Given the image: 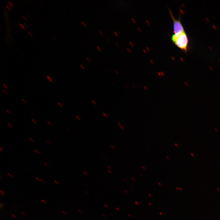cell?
<instances>
[{"label":"cell","mask_w":220,"mask_h":220,"mask_svg":"<svg viewBox=\"0 0 220 220\" xmlns=\"http://www.w3.org/2000/svg\"><path fill=\"white\" fill-rule=\"evenodd\" d=\"M171 40L178 48L184 51H187L189 40L187 35L185 31L176 37L172 35Z\"/></svg>","instance_id":"6da1fadb"},{"label":"cell","mask_w":220,"mask_h":220,"mask_svg":"<svg viewBox=\"0 0 220 220\" xmlns=\"http://www.w3.org/2000/svg\"><path fill=\"white\" fill-rule=\"evenodd\" d=\"M169 12L173 23V30L174 36H177L181 33L185 32L183 27L180 19H176L174 17L171 11L169 9Z\"/></svg>","instance_id":"7a4b0ae2"},{"label":"cell","mask_w":220,"mask_h":220,"mask_svg":"<svg viewBox=\"0 0 220 220\" xmlns=\"http://www.w3.org/2000/svg\"><path fill=\"white\" fill-rule=\"evenodd\" d=\"M7 4L8 5L10 6L11 7H13V5L12 4V3L10 2H7Z\"/></svg>","instance_id":"3957f363"},{"label":"cell","mask_w":220,"mask_h":220,"mask_svg":"<svg viewBox=\"0 0 220 220\" xmlns=\"http://www.w3.org/2000/svg\"><path fill=\"white\" fill-rule=\"evenodd\" d=\"M34 151L35 153L38 154H39L40 153V152L37 149H34Z\"/></svg>","instance_id":"277c9868"},{"label":"cell","mask_w":220,"mask_h":220,"mask_svg":"<svg viewBox=\"0 0 220 220\" xmlns=\"http://www.w3.org/2000/svg\"><path fill=\"white\" fill-rule=\"evenodd\" d=\"M19 25L23 29L26 30V29L25 28V27L23 26V25L22 24H19Z\"/></svg>","instance_id":"5b68a950"},{"label":"cell","mask_w":220,"mask_h":220,"mask_svg":"<svg viewBox=\"0 0 220 220\" xmlns=\"http://www.w3.org/2000/svg\"><path fill=\"white\" fill-rule=\"evenodd\" d=\"M47 78L49 80L50 82H52V79L50 76H47Z\"/></svg>","instance_id":"8992f818"},{"label":"cell","mask_w":220,"mask_h":220,"mask_svg":"<svg viewBox=\"0 0 220 220\" xmlns=\"http://www.w3.org/2000/svg\"><path fill=\"white\" fill-rule=\"evenodd\" d=\"M118 124L120 126L121 128L122 129H124V127H123L122 126V125H121V124H120V123H118Z\"/></svg>","instance_id":"52a82bcc"},{"label":"cell","mask_w":220,"mask_h":220,"mask_svg":"<svg viewBox=\"0 0 220 220\" xmlns=\"http://www.w3.org/2000/svg\"><path fill=\"white\" fill-rule=\"evenodd\" d=\"M81 23L84 26H85V27L86 26H87L86 24L83 21H82Z\"/></svg>","instance_id":"ba28073f"},{"label":"cell","mask_w":220,"mask_h":220,"mask_svg":"<svg viewBox=\"0 0 220 220\" xmlns=\"http://www.w3.org/2000/svg\"><path fill=\"white\" fill-rule=\"evenodd\" d=\"M97 48L98 50L100 52V51H101V48H100L99 46H97Z\"/></svg>","instance_id":"9c48e42d"},{"label":"cell","mask_w":220,"mask_h":220,"mask_svg":"<svg viewBox=\"0 0 220 220\" xmlns=\"http://www.w3.org/2000/svg\"><path fill=\"white\" fill-rule=\"evenodd\" d=\"M41 200V201L43 203H45V204L46 203V202L45 200L42 199V200Z\"/></svg>","instance_id":"30bf717a"},{"label":"cell","mask_w":220,"mask_h":220,"mask_svg":"<svg viewBox=\"0 0 220 220\" xmlns=\"http://www.w3.org/2000/svg\"><path fill=\"white\" fill-rule=\"evenodd\" d=\"M44 164L47 167H49L50 166L49 165L46 163H44Z\"/></svg>","instance_id":"8fae6325"},{"label":"cell","mask_w":220,"mask_h":220,"mask_svg":"<svg viewBox=\"0 0 220 220\" xmlns=\"http://www.w3.org/2000/svg\"><path fill=\"white\" fill-rule=\"evenodd\" d=\"M114 33L116 36H118V34L117 32H116V31H114Z\"/></svg>","instance_id":"7c38bea8"},{"label":"cell","mask_w":220,"mask_h":220,"mask_svg":"<svg viewBox=\"0 0 220 220\" xmlns=\"http://www.w3.org/2000/svg\"><path fill=\"white\" fill-rule=\"evenodd\" d=\"M102 114H103V115L105 117H106V118H108V116L106 114H105V113L103 112V113H102Z\"/></svg>","instance_id":"4fadbf2b"},{"label":"cell","mask_w":220,"mask_h":220,"mask_svg":"<svg viewBox=\"0 0 220 220\" xmlns=\"http://www.w3.org/2000/svg\"><path fill=\"white\" fill-rule=\"evenodd\" d=\"M54 182H55L56 184H60L59 182L58 181H57L55 180V181H54Z\"/></svg>","instance_id":"5bb4252c"},{"label":"cell","mask_w":220,"mask_h":220,"mask_svg":"<svg viewBox=\"0 0 220 220\" xmlns=\"http://www.w3.org/2000/svg\"><path fill=\"white\" fill-rule=\"evenodd\" d=\"M31 121H33V122L34 123H37V122H36V121L35 120H34V119H31Z\"/></svg>","instance_id":"9a60e30c"},{"label":"cell","mask_w":220,"mask_h":220,"mask_svg":"<svg viewBox=\"0 0 220 220\" xmlns=\"http://www.w3.org/2000/svg\"><path fill=\"white\" fill-rule=\"evenodd\" d=\"M8 125L11 128H13V127L12 125H11L10 123H8Z\"/></svg>","instance_id":"2e32d148"},{"label":"cell","mask_w":220,"mask_h":220,"mask_svg":"<svg viewBox=\"0 0 220 220\" xmlns=\"http://www.w3.org/2000/svg\"><path fill=\"white\" fill-rule=\"evenodd\" d=\"M46 141L49 144H52V142H50V141H49L47 140Z\"/></svg>","instance_id":"e0dca14e"},{"label":"cell","mask_w":220,"mask_h":220,"mask_svg":"<svg viewBox=\"0 0 220 220\" xmlns=\"http://www.w3.org/2000/svg\"><path fill=\"white\" fill-rule=\"evenodd\" d=\"M29 140H30L31 142H33L34 141V140L32 138H29Z\"/></svg>","instance_id":"ac0fdd59"},{"label":"cell","mask_w":220,"mask_h":220,"mask_svg":"<svg viewBox=\"0 0 220 220\" xmlns=\"http://www.w3.org/2000/svg\"><path fill=\"white\" fill-rule=\"evenodd\" d=\"M7 174H8L9 176L10 177H13V175H11V174H9V173H8Z\"/></svg>","instance_id":"d6986e66"},{"label":"cell","mask_w":220,"mask_h":220,"mask_svg":"<svg viewBox=\"0 0 220 220\" xmlns=\"http://www.w3.org/2000/svg\"><path fill=\"white\" fill-rule=\"evenodd\" d=\"M40 181L43 183H45V181L43 179H40Z\"/></svg>","instance_id":"ffe728a7"},{"label":"cell","mask_w":220,"mask_h":220,"mask_svg":"<svg viewBox=\"0 0 220 220\" xmlns=\"http://www.w3.org/2000/svg\"><path fill=\"white\" fill-rule=\"evenodd\" d=\"M58 104L61 107H63V105H62L60 103H58Z\"/></svg>","instance_id":"44dd1931"},{"label":"cell","mask_w":220,"mask_h":220,"mask_svg":"<svg viewBox=\"0 0 220 220\" xmlns=\"http://www.w3.org/2000/svg\"><path fill=\"white\" fill-rule=\"evenodd\" d=\"M47 123L50 125H52V123H50L49 121H47Z\"/></svg>","instance_id":"7402d4cb"},{"label":"cell","mask_w":220,"mask_h":220,"mask_svg":"<svg viewBox=\"0 0 220 220\" xmlns=\"http://www.w3.org/2000/svg\"><path fill=\"white\" fill-rule=\"evenodd\" d=\"M62 213L64 215H66L67 214V213L64 211H62Z\"/></svg>","instance_id":"603a6c76"},{"label":"cell","mask_w":220,"mask_h":220,"mask_svg":"<svg viewBox=\"0 0 220 220\" xmlns=\"http://www.w3.org/2000/svg\"><path fill=\"white\" fill-rule=\"evenodd\" d=\"M160 73L162 76H164V73L163 72H161Z\"/></svg>","instance_id":"cb8c5ba5"},{"label":"cell","mask_w":220,"mask_h":220,"mask_svg":"<svg viewBox=\"0 0 220 220\" xmlns=\"http://www.w3.org/2000/svg\"><path fill=\"white\" fill-rule=\"evenodd\" d=\"M3 86L5 87L7 89L8 87L6 86V85L5 84H3Z\"/></svg>","instance_id":"d4e9b609"},{"label":"cell","mask_w":220,"mask_h":220,"mask_svg":"<svg viewBox=\"0 0 220 220\" xmlns=\"http://www.w3.org/2000/svg\"><path fill=\"white\" fill-rule=\"evenodd\" d=\"M12 216L14 218H17V217H16L15 215H12Z\"/></svg>","instance_id":"484cf974"},{"label":"cell","mask_w":220,"mask_h":220,"mask_svg":"<svg viewBox=\"0 0 220 220\" xmlns=\"http://www.w3.org/2000/svg\"><path fill=\"white\" fill-rule=\"evenodd\" d=\"M21 100H22V101L24 102V103H26V101L25 100H24V99H21Z\"/></svg>","instance_id":"4316f807"},{"label":"cell","mask_w":220,"mask_h":220,"mask_svg":"<svg viewBox=\"0 0 220 220\" xmlns=\"http://www.w3.org/2000/svg\"><path fill=\"white\" fill-rule=\"evenodd\" d=\"M80 66H81V67L82 68H83V69H85V67H84L83 65H81V64L80 65Z\"/></svg>","instance_id":"83f0119b"},{"label":"cell","mask_w":220,"mask_h":220,"mask_svg":"<svg viewBox=\"0 0 220 220\" xmlns=\"http://www.w3.org/2000/svg\"><path fill=\"white\" fill-rule=\"evenodd\" d=\"M86 58L89 61H90L91 60L88 57H86Z\"/></svg>","instance_id":"f1b7e54d"},{"label":"cell","mask_w":220,"mask_h":220,"mask_svg":"<svg viewBox=\"0 0 220 220\" xmlns=\"http://www.w3.org/2000/svg\"><path fill=\"white\" fill-rule=\"evenodd\" d=\"M144 89H145V90H147V87H146V86H144Z\"/></svg>","instance_id":"f546056e"},{"label":"cell","mask_w":220,"mask_h":220,"mask_svg":"<svg viewBox=\"0 0 220 220\" xmlns=\"http://www.w3.org/2000/svg\"><path fill=\"white\" fill-rule=\"evenodd\" d=\"M76 117L78 119V120H79L80 119V118L78 116H76Z\"/></svg>","instance_id":"4dcf8cb0"},{"label":"cell","mask_w":220,"mask_h":220,"mask_svg":"<svg viewBox=\"0 0 220 220\" xmlns=\"http://www.w3.org/2000/svg\"><path fill=\"white\" fill-rule=\"evenodd\" d=\"M36 179L39 181H40V179L38 177H36Z\"/></svg>","instance_id":"1f68e13d"},{"label":"cell","mask_w":220,"mask_h":220,"mask_svg":"<svg viewBox=\"0 0 220 220\" xmlns=\"http://www.w3.org/2000/svg\"><path fill=\"white\" fill-rule=\"evenodd\" d=\"M0 150L1 151H3V149L1 147H0Z\"/></svg>","instance_id":"d6a6232c"},{"label":"cell","mask_w":220,"mask_h":220,"mask_svg":"<svg viewBox=\"0 0 220 220\" xmlns=\"http://www.w3.org/2000/svg\"><path fill=\"white\" fill-rule=\"evenodd\" d=\"M92 102H93V104H94V105L96 104V102H95L94 101H93V100L92 101Z\"/></svg>","instance_id":"836d02e7"},{"label":"cell","mask_w":220,"mask_h":220,"mask_svg":"<svg viewBox=\"0 0 220 220\" xmlns=\"http://www.w3.org/2000/svg\"><path fill=\"white\" fill-rule=\"evenodd\" d=\"M23 18L24 19V20H26V21H27V19L25 18V17H24V16H23Z\"/></svg>","instance_id":"e575fe53"},{"label":"cell","mask_w":220,"mask_h":220,"mask_svg":"<svg viewBox=\"0 0 220 220\" xmlns=\"http://www.w3.org/2000/svg\"><path fill=\"white\" fill-rule=\"evenodd\" d=\"M100 32L102 35H104V34H103V32L101 31H100Z\"/></svg>","instance_id":"d590c367"},{"label":"cell","mask_w":220,"mask_h":220,"mask_svg":"<svg viewBox=\"0 0 220 220\" xmlns=\"http://www.w3.org/2000/svg\"><path fill=\"white\" fill-rule=\"evenodd\" d=\"M21 213H22V214H23V215H25V216L26 215V214L24 213V212H21Z\"/></svg>","instance_id":"8d00e7d4"},{"label":"cell","mask_w":220,"mask_h":220,"mask_svg":"<svg viewBox=\"0 0 220 220\" xmlns=\"http://www.w3.org/2000/svg\"><path fill=\"white\" fill-rule=\"evenodd\" d=\"M6 7H7V8L9 9V10H11V9L10 8V7H9L8 6H6Z\"/></svg>","instance_id":"74e56055"},{"label":"cell","mask_w":220,"mask_h":220,"mask_svg":"<svg viewBox=\"0 0 220 220\" xmlns=\"http://www.w3.org/2000/svg\"><path fill=\"white\" fill-rule=\"evenodd\" d=\"M28 33L31 36H32V35L29 32H28Z\"/></svg>","instance_id":"f35d334b"},{"label":"cell","mask_w":220,"mask_h":220,"mask_svg":"<svg viewBox=\"0 0 220 220\" xmlns=\"http://www.w3.org/2000/svg\"><path fill=\"white\" fill-rule=\"evenodd\" d=\"M3 90V92H4L6 94H7V93L4 90Z\"/></svg>","instance_id":"ab89813d"},{"label":"cell","mask_w":220,"mask_h":220,"mask_svg":"<svg viewBox=\"0 0 220 220\" xmlns=\"http://www.w3.org/2000/svg\"><path fill=\"white\" fill-rule=\"evenodd\" d=\"M6 111L7 112H8L9 113V114H11V113L9 111H8V110H6Z\"/></svg>","instance_id":"60d3db41"},{"label":"cell","mask_w":220,"mask_h":220,"mask_svg":"<svg viewBox=\"0 0 220 220\" xmlns=\"http://www.w3.org/2000/svg\"><path fill=\"white\" fill-rule=\"evenodd\" d=\"M158 75H159L160 76H161V74L160 73L158 72Z\"/></svg>","instance_id":"b9f144b4"},{"label":"cell","mask_w":220,"mask_h":220,"mask_svg":"<svg viewBox=\"0 0 220 220\" xmlns=\"http://www.w3.org/2000/svg\"><path fill=\"white\" fill-rule=\"evenodd\" d=\"M106 40L108 41V42H109V43L110 42L109 40H108V39L106 38Z\"/></svg>","instance_id":"7bdbcfd3"},{"label":"cell","mask_w":220,"mask_h":220,"mask_svg":"<svg viewBox=\"0 0 220 220\" xmlns=\"http://www.w3.org/2000/svg\"><path fill=\"white\" fill-rule=\"evenodd\" d=\"M83 173H84V174H86V175H87V174L86 172H83Z\"/></svg>","instance_id":"ee69618b"},{"label":"cell","mask_w":220,"mask_h":220,"mask_svg":"<svg viewBox=\"0 0 220 220\" xmlns=\"http://www.w3.org/2000/svg\"><path fill=\"white\" fill-rule=\"evenodd\" d=\"M111 147L113 149H114L115 148V147L113 146V145H111Z\"/></svg>","instance_id":"f6af8a7d"},{"label":"cell","mask_w":220,"mask_h":220,"mask_svg":"<svg viewBox=\"0 0 220 220\" xmlns=\"http://www.w3.org/2000/svg\"><path fill=\"white\" fill-rule=\"evenodd\" d=\"M104 206H105L106 207H108V206L107 205H106V204H105V205H104Z\"/></svg>","instance_id":"bcb514c9"},{"label":"cell","mask_w":220,"mask_h":220,"mask_svg":"<svg viewBox=\"0 0 220 220\" xmlns=\"http://www.w3.org/2000/svg\"><path fill=\"white\" fill-rule=\"evenodd\" d=\"M108 172L110 174H111V173H112V172H111V171L109 170H108Z\"/></svg>","instance_id":"7dc6e473"},{"label":"cell","mask_w":220,"mask_h":220,"mask_svg":"<svg viewBox=\"0 0 220 220\" xmlns=\"http://www.w3.org/2000/svg\"><path fill=\"white\" fill-rule=\"evenodd\" d=\"M24 24H25V25L27 27H28V26L27 25V24H26L25 23H24Z\"/></svg>","instance_id":"c3c4849f"},{"label":"cell","mask_w":220,"mask_h":220,"mask_svg":"<svg viewBox=\"0 0 220 220\" xmlns=\"http://www.w3.org/2000/svg\"><path fill=\"white\" fill-rule=\"evenodd\" d=\"M78 211L79 212H82V211L80 210H78Z\"/></svg>","instance_id":"681fc988"},{"label":"cell","mask_w":220,"mask_h":220,"mask_svg":"<svg viewBox=\"0 0 220 220\" xmlns=\"http://www.w3.org/2000/svg\"><path fill=\"white\" fill-rule=\"evenodd\" d=\"M107 167H108L109 168V169H110H110L111 168V167H110L109 166H107Z\"/></svg>","instance_id":"f907efd6"},{"label":"cell","mask_w":220,"mask_h":220,"mask_svg":"<svg viewBox=\"0 0 220 220\" xmlns=\"http://www.w3.org/2000/svg\"><path fill=\"white\" fill-rule=\"evenodd\" d=\"M0 180H1V176H0Z\"/></svg>","instance_id":"816d5d0a"}]
</instances>
